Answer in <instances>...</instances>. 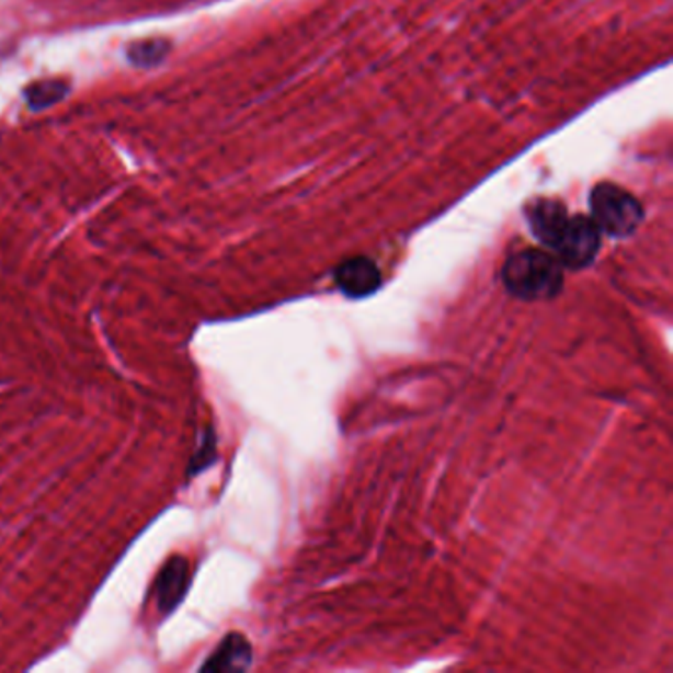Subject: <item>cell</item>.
<instances>
[{
	"mask_svg": "<svg viewBox=\"0 0 673 673\" xmlns=\"http://www.w3.org/2000/svg\"><path fill=\"white\" fill-rule=\"evenodd\" d=\"M591 214L601 233L624 239L640 228L643 219L642 204L630 192L603 182L591 192Z\"/></svg>",
	"mask_w": 673,
	"mask_h": 673,
	"instance_id": "cell-2",
	"label": "cell"
},
{
	"mask_svg": "<svg viewBox=\"0 0 673 673\" xmlns=\"http://www.w3.org/2000/svg\"><path fill=\"white\" fill-rule=\"evenodd\" d=\"M334 278L340 290L352 298L367 297L381 285L379 269L367 258L347 259L336 269Z\"/></svg>",
	"mask_w": 673,
	"mask_h": 673,
	"instance_id": "cell-5",
	"label": "cell"
},
{
	"mask_svg": "<svg viewBox=\"0 0 673 673\" xmlns=\"http://www.w3.org/2000/svg\"><path fill=\"white\" fill-rule=\"evenodd\" d=\"M251 660L253 652L248 640L241 634H229L202 665V672H246Z\"/></svg>",
	"mask_w": 673,
	"mask_h": 673,
	"instance_id": "cell-6",
	"label": "cell"
},
{
	"mask_svg": "<svg viewBox=\"0 0 673 673\" xmlns=\"http://www.w3.org/2000/svg\"><path fill=\"white\" fill-rule=\"evenodd\" d=\"M601 249V229L593 218L569 216L551 251L557 261L569 269H584L593 263Z\"/></svg>",
	"mask_w": 673,
	"mask_h": 673,
	"instance_id": "cell-3",
	"label": "cell"
},
{
	"mask_svg": "<svg viewBox=\"0 0 673 673\" xmlns=\"http://www.w3.org/2000/svg\"><path fill=\"white\" fill-rule=\"evenodd\" d=\"M529 228L534 231L535 238L544 243L545 248H554L555 239L561 233L569 214L563 204L555 199H541L535 202L529 208Z\"/></svg>",
	"mask_w": 673,
	"mask_h": 673,
	"instance_id": "cell-7",
	"label": "cell"
},
{
	"mask_svg": "<svg viewBox=\"0 0 673 673\" xmlns=\"http://www.w3.org/2000/svg\"><path fill=\"white\" fill-rule=\"evenodd\" d=\"M68 93H70V83L64 80L32 81L31 85L22 91L28 110L34 113L54 107L56 103L66 100Z\"/></svg>",
	"mask_w": 673,
	"mask_h": 673,
	"instance_id": "cell-8",
	"label": "cell"
},
{
	"mask_svg": "<svg viewBox=\"0 0 673 673\" xmlns=\"http://www.w3.org/2000/svg\"><path fill=\"white\" fill-rule=\"evenodd\" d=\"M190 589V563L184 557H172L160 569L155 583V598L160 614L174 613Z\"/></svg>",
	"mask_w": 673,
	"mask_h": 673,
	"instance_id": "cell-4",
	"label": "cell"
},
{
	"mask_svg": "<svg viewBox=\"0 0 673 673\" xmlns=\"http://www.w3.org/2000/svg\"><path fill=\"white\" fill-rule=\"evenodd\" d=\"M505 288L524 300H547L563 288V265L541 249L517 251L502 269Z\"/></svg>",
	"mask_w": 673,
	"mask_h": 673,
	"instance_id": "cell-1",
	"label": "cell"
},
{
	"mask_svg": "<svg viewBox=\"0 0 673 673\" xmlns=\"http://www.w3.org/2000/svg\"><path fill=\"white\" fill-rule=\"evenodd\" d=\"M172 52V44L164 38H150L130 44L127 48V60L135 68H157L167 60Z\"/></svg>",
	"mask_w": 673,
	"mask_h": 673,
	"instance_id": "cell-9",
	"label": "cell"
}]
</instances>
